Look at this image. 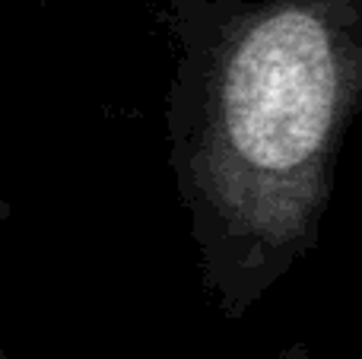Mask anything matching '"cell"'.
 I'll use <instances>...</instances> for the list:
<instances>
[{
	"mask_svg": "<svg viewBox=\"0 0 362 359\" xmlns=\"http://www.w3.org/2000/svg\"><path fill=\"white\" fill-rule=\"evenodd\" d=\"M337 38L312 10L283 6L235 48L223 86V131L238 165L286 178L321 156L337 121Z\"/></svg>",
	"mask_w": 362,
	"mask_h": 359,
	"instance_id": "6da1fadb",
	"label": "cell"
}]
</instances>
